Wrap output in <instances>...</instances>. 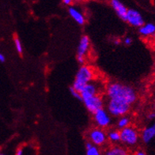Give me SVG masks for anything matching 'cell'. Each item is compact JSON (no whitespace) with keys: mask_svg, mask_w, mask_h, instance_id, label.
Wrapping results in <instances>:
<instances>
[{"mask_svg":"<svg viewBox=\"0 0 155 155\" xmlns=\"http://www.w3.org/2000/svg\"><path fill=\"white\" fill-rule=\"evenodd\" d=\"M107 97L109 100H118L131 105L137 100V94L132 87L120 82L109 84L106 89Z\"/></svg>","mask_w":155,"mask_h":155,"instance_id":"1","label":"cell"},{"mask_svg":"<svg viewBox=\"0 0 155 155\" xmlns=\"http://www.w3.org/2000/svg\"><path fill=\"white\" fill-rule=\"evenodd\" d=\"M94 78V71L93 68L89 65H82L78 71L72 85V88L77 92L81 93L83 88L88 83L93 82Z\"/></svg>","mask_w":155,"mask_h":155,"instance_id":"2","label":"cell"},{"mask_svg":"<svg viewBox=\"0 0 155 155\" xmlns=\"http://www.w3.org/2000/svg\"><path fill=\"white\" fill-rule=\"evenodd\" d=\"M131 109V105L118 100H109L107 104V112L112 116L121 117L126 116Z\"/></svg>","mask_w":155,"mask_h":155,"instance_id":"3","label":"cell"},{"mask_svg":"<svg viewBox=\"0 0 155 155\" xmlns=\"http://www.w3.org/2000/svg\"><path fill=\"white\" fill-rule=\"evenodd\" d=\"M120 143L126 146L133 147L136 145L139 142V132L135 127L131 126L120 130Z\"/></svg>","mask_w":155,"mask_h":155,"instance_id":"4","label":"cell"},{"mask_svg":"<svg viewBox=\"0 0 155 155\" xmlns=\"http://www.w3.org/2000/svg\"><path fill=\"white\" fill-rule=\"evenodd\" d=\"M87 136L89 142L97 147L104 146L108 141L106 131H104V129L97 127L90 129V131L88 132Z\"/></svg>","mask_w":155,"mask_h":155,"instance_id":"5","label":"cell"},{"mask_svg":"<svg viewBox=\"0 0 155 155\" xmlns=\"http://www.w3.org/2000/svg\"><path fill=\"white\" fill-rule=\"evenodd\" d=\"M94 120L97 127L104 129L109 127L112 122L111 116L104 108H101L94 113Z\"/></svg>","mask_w":155,"mask_h":155,"instance_id":"6","label":"cell"},{"mask_svg":"<svg viewBox=\"0 0 155 155\" xmlns=\"http://www.w3.org/2000/svg\"><path fill=\"white\" fill-rule=\"evenodd\" d=\"M90 48V40L88 36L84 35L80 39L79 44L77 48V60L78 62L83 65L86 61V55Z\"/></svg>","mask_w":155,"mask_h":155,"instance_id":"7","label":"cell"},{"mask_svg":"<svg viewBox=\"0 0 155 155\" xmlns=\"http://www.w3.org/2000/svg\"><path fill=\"white\" fill-rule=\"evenodd\" d=\"M83 103L86 109L93 114L104 106V101L100 95H96L92 97L85 99L83 100Z\"/></svg>","mask_w":155,"mask_h":155,"instance_id":"8","label":"cell"},{"mask_svg":"<svg viewBox=\"0 0 155 155\" xmlns=\"http://www.w3.org/2000/svg\"><path fill=\"white\" fill-rule=\"evenodd\" d=\"M125 21L132 26L138 27V28L144 25V21H143L142 15L137 10H133V9L127 10Z\"/></svg>","mask_w":155,"mask_h":155,"instance_id":"9","label":"cell"},{"mask_svg":"<svg viewBox=\"0 0 155 155\" xmlns=\"http://www.w3.org/2000/svg\"><path fill=\"white\" fill-rule=\"evenodd\" d=\"M80 94H81L82 101L87 99V98L92 97L96 96V95H99V87L96 83L91 82L88 83L83 88V90L81 91Z\"/></svg>","mask_w":155,"mask_h":155,"instance_id":"10","label":"cell"},{"mask_svg":"<svg viewBox=\"0 0 155 155\" xmlns=\"http://www.w3.org/2000/svg\"><path fill=\"white\" fill-rule=\"evenodd\" d=\"M110 4L116 15H118L120 18L122 20L125 21L127 16V8L123 4L122 2L120 0H111Z\"/></svg>","mask_w":155,"mask_h":155,"instance_id":"11","label":"cell"},{"mask_svg":"<svg viewBox=\"0 0 155 155\" xmlns=\"http://www.w3.org/2000/svg\"><path fill=\"white\" fill-rule=\"evenodd\" d=\"M141 139L144 143H149L155 139V124L146 127L141 134Z\"/></svg>","mask_w":155,"mask_h":155,"instance_id":"12","label":"cell"},{"mask_svg":"<svg viewBox=\"0 0 155 155\" xmlns=\"http://www.w3.org/2000/svg\"><path fill=\"white\" fill-rule=\"evenodd\" d=\"M68 12H69L70 16L76 22L80 25H83L86 23V18L85 16L82 15V13L77 8L74 7V6H70L68 9Z\"/></svg>","mask_w":155,"mask_h":155,"instance_id":"13","label":"cell"},{"mask_svg":"<svg viewBox=\"0 0 155 155\" xmlns=\"http://www.w3.org/2000/svg\"><path fill=\"white\" fill-rule=\"evenodd\" d=\"M103 155H130L128 150L120 146H113L107 149Z\"/></svg>","mask_w":155,"mask_h":155,"instance_id":"14","label":"cell"},{"mask_svg":"<svg viewBox=\"0 0 155 155\" xmlns=\"http://www.w3.org/2000/svg\"><path fill=\"white\" fill-rule=\"evenodd\" d=\"M139 32L142 36H144V37L152 36L155 33V25L152 24V23L144 24L143 25L139 27Z\"/></svg>","mask_w":155,"mask_h":155,"instance_id":"15","label":"cell"},{"mask_svg":"<svg viewBox=\"0 0 155 155\" xmlns=\"http://www.w3.org/2000/svg\"><path fill=\"white\" fill-rule=\"evenodd\" d=\"M107 138L112 143H118L120 142V131L113 129L107 132Z\"/></svg>","mask_w":155,"mask_h":155,"instance_id":"16","label":"cell"},{"mask_svg":"<svg viewBox=\"0 0 155 155\" xmlns=\"http://www.w3.org/2000/svg\"><path fill=\"white\" fill-rule=\"evenodd\" d=\"M86 155H103L101 151L96 146L93 145L90 142H87L86 143Z\"/></svg>","mask_w":155,"mask_h":155,"instance_id":"17","label":"cell"},{"mask_svg":"<svg viewBox=\"0 0 155 155\" xmlns=\"http://www.w3.org/2000/svg\"><path fill=\"white\" fill-rule=\"evenodd\" d=\"M130 124H131V119L129 118L128 116H121L120 118L119 119L118 122H117V124H116V127H117V128L120 129V130H122V129L130 126Z\"/></svg>","mask_w":155,"mask_h":155,"instance_id":"18","label":"cell"},{"mask_svg":"<svg viewBox=\"0 0 155 155\" xmlns=\"http://www.w3.org/2000/svg\"><path fill=\"white\" fill-rule=\"evenodd\" d=\"M14 42H15V46L17 51H18L19 54L22 53L23 48H22V45H21V42L20 41V39L17 37H15V39H14Z\"/></svg>","mask_w":155,"mask_h":155,"instance_id":"19","label":"cell"},{"mask_svg":"<svg viewBox=\"0 0 155 155\" xmlns=\"http://www.w3.org/2000/svg\"><path fill=\"white\" fill-rule=\"evenodd\" d=\"M70 90H71V95L74 97L77 98V99H79V100H82V97H81V94H80V93L77 92V91L74 90L72 87H71Z\"/></svg>","mask_w":155,"mask_h":155,"instance_id":"20","label":"cell"},{"mask_svg":"<svg viewBox=\"0 0 155 155\" xmlns=\"http://www.w3.org/2000/svg\"><path fill=\"white\" fill-rule=\"evenodd\" d=\"M132 39L131 37H126V38L124 40V43L125 45L127 46H129V45H131L132 44Z\"/></svg>","mask_w":155,"mask_h":155,"instance_id":"21","label":"cell"},{"mask_svg":"<svg viewBox=\"0 0 155 155\" xmlns=\"http://www.w3.org/2000/svg\"><path fill=\"white\" fill-rule=\"evenodd\" d=\"M147 118L149 119V120H153V119H155V112H151L150 113H149L148 116H147Z\"/></svg>","mask_w":155,"mask_h":155,"instance_id":"22","label":"cell"},{"mask_svg":"<svg viewBox=\"0 0 155 155\" xmlns=\"http://www.w3.org/2000/svg\"><path fill=\"white\" fill-rule=\"evenodd\" d=\"M135 155H147V153H146L145 151H143V150H138L135 152Z\"/></svg>","mask_w":155,"mask_h":155,"instance_id":"23","label":"cell"},{"mask_svg":"<svg viewBox=\"0 0 155 155\" xmlns=\"http://www.w3.org/2000/svg\"><path fill=\"white\" fill-rule=\"evenodd\" d=\"M72 2H73V0H63V2L65 5H71Z\"/></svg>","mask_w":155,"mask_h":155,"instance_id":"24","label":"cell"},{"mask_svg":"<svg viewBox=\"0 0 155 155\" xmlns=\"http://www.w3.org/2000/svg\"><path fill=\"white\" fill-rule=\"evenodd\" d=\"M16 155H24L23 154V150L21 149V148H19V149L17 150Z\"/></svg>","mask_w":155,"mask_h":155,"instance_id":"25","label":"cell"},{"mask_svg":"<svg viewBox=\"0 0 155 155\" xmlns=\"http://www.w3.org/2000/svg\"><path fill=\"white\" fill-rule=\"evenodd\" d=\"M4 61H5L4 55L0 53V62H4Z\"/></svg>","mask_w":155,"mask_h":155,"instance_id":"26","label":"cell"},{"mask_svg":"<svg viewBox=\"0 0 155 155\" xmlns=\"http://www.w3.org/2000/svg\"><path fill=\"white\" fill-rule=\"evenodd\" d=\"M73 1H76V2H80V1H84V0H73Z\"/></svg>","mask_w":155,"mask_h":155,"instance_id":"27","label":"cell"},{"mask_svg":"<svg viewBox=\"0 0 155 155\" xmlns=\"http://www.w3.org/2000/svg\"><path fill=\"white\" fill-rule=\"evenodd\" d=\"M0 155H5V154H3V153H0Z\"/></svg>","mask_w":155,"mask_h":155,"instance_id":"28","label":"cell"},{"mask_svg":"<svg viewBox=\"0 0 155 155\" xmlns=\"http://www.w3.org/2000/svg\"><path fill=\"white\" fill-rule=\"evenodd\" d=\"M154 108H155V103H154Z\"/></svg>","mask_w":155,"mask_h":155,"instance_id":"29","label":"cell"}]
</instances>
